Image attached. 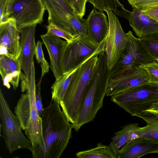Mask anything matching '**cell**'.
Returning <instances> with one entry per match:
<instances>
[{"mask_svg": "<svg viewBox=\"0 0 158 158\" xmlns=\"http://www.w3.org/2000/svg\"><path fill=\"white\" fill-rule=\"evenodd\" d=\"M127 44L117 61L111 69V78L123 72L156 60L139 38L129 31L126 33Z\"/></svg>", "mask_w": 158, "mask_h": 158, "instance_id": "cell-9", "label": "cell"}, {"mask_svg": "<svg viewBox=\"0 0 158 158\" xmlns=\"http://www.w3.org/2000/svg\"></svg>", "mask_w": 158, "mask_h": 158, "instance_id": "cell-35", "label": "cell"}, {"mask_svg": "<svg viewBox=\"0 0 158 158\" xmlns=\"http://www.w3.org/2000/svg\"><path fill=\"white\" fill-rule=\"evenodd\" d=\"M158 153V142L144 137L131 140L118 151V158H139L147 154Z\"/></svg>", "mask_w": 158, "mask_h": 158, "instance_id": "cell-16", "label": "cell"}, {"mask_svg": "<svg viewBox=\"0 0 158 158\" xmlns=\"http://www.w3.org/2000/svg\"><path fill=\"white\" fill-rule=\"evenodd\" d=\"M8 0H0V22H1L5 13Z\"/></svg>", "mask_w": 158, "mask_h": 158, "instance_id": "cell-32", "label": "cell"}, {"mask_svg": "<svg viewBox=\"0 0 158 158\" xmlns=\"http://www.w3.org/2000/svg\"><path fill=\"white\" fill-rule=\"evenodd\" d=\"M48 13V23H52L75 36L72 21L74 14L67 0H42Z\"/></svg>", "mask_w": 158, "mask_h": 158, "instance_id": "cell-12", "label": "cell"}, {"mask_svg": "<svg viewBox=\"0 0 158 158\" xmlns=\"http://www.w3.org/2000/svg\"><path fill=\"white\" fill-rule=\"evenodd\" d=\"M47 33L56 37L62 38L69 42L75 37L71 33L59 27L52 23H49L46 27Z\"/></svg>", "mask_w": 158, "mask_h": 158, "instance_id": "cell-26", "label": "cell"}, {"mask_svg": "<svg viewBox=\"0 0 158 158\" xmlns=\"http://www.w3.org/2000/svg\"><path fill=\"white\" fill-rule=\"evenodd\" d=\"M107 38L99 44L94 42L88 35L78 36L68 42L63 60L64 74L77 68L93 56L105 51Z\"/></svg>", "mask_w": 158, "mask_h": 158, "instance_id": "cell-7", "label": "cell"}, {"mask_svg": "<svg viewBox=\"0 0 158 158\" xmlns=\"http://www.w3.org/2000/svg\"><path fill=\"white\" fill-rule=\"evenodd\" d=\"M143 12L158 21V7L150 9Z\"/></svg>", "mask_w": 158, "mask_h": 158, "instance_id": "cell-33", "label": "cell"}, {"mask_svg": "<svg viewBox=\"0 0 158 158\" xmlns=\"http://www.w3.org/2000/svg\"><path fill=\"white\" fill-rule=\"evenodd\" d=\"M98 55L85 61L74 73L60 105L69 121H76L79 107L86 88L96 66Z\"/></svg>", "mask_w": 158, "mask_h": 158, "instance_id": "cell-4", "label": "cell"}, {"mask_svg": "<svg viewBox=\"0 0 158 158\" xmlns=\"http://www.w3.org/2000/svg\"><path fill=\"white\" fill-rule=\"evenodd\" d=\"M40 36L50 57V68L57 80L64 74L63 60L68 42L47 32Z\"/></svg>", "mask_w": 158, "mask_h": 158, "instance_id": "cell-15", "label": "cell"}, {"mask_svg": "<svg viewBox=\"0 0 158 158\" xmlns=\"http://www.w3.org/2000/svg\"><path fill=\"white\" fill-rule=\"evenodd\" d=\"M136 131L138 137H144L158 142V121L147 123Z\"/></svg>", "mask_w": 158, "mask_h": 158, "instance_id": "cell-25", "label": "cell"}, {"mask_svg": "<svg viewBox=\"0 0 158 158\" xmlns=\"http://www.w3.org/2000/svg\"><path fill=\"white\" fill-rule=\"evenodd\" d=\"M133 9L144 11L158 6V0H127Z\"/></svg>", "mask_w": 158, "mask_h": 158, "instance_id": "cell-28", "label": "cell"}, {"mask_svg": "<svg viewBox=\"0 0 158 158\" xmlns=\"http://www.w3.org/2000/svg\"><path fill=\"white\" fill-rule=\"evenodd\" d=\"M44 144L31 152L33 158H60L72 137V123L61 110L60 102L52 99L41 116Z\"/></svg>", "mask_w": 158, "mask_h": 158, "instance_id": "cell-1", "label": "cell"}, {"mask_svg": "<svg viewBox=\"0 0 158 158\" xmlns=\"http://www.w3.org/2000/svg\"><path fill=\"white\" fill-rule=\"evenodd\" d=\"M139 39L149 53L158 62V33L145 35Z\"/></svg>", "mask_w": 158, "mask_h": 158, "instance_id": "cell-24", "label": "cell"}, {"mask_svg": "<svg viewBox=\"0 0 158 158\" xmlns=\"http://www.w3.org/2000/svg\"><path fill=\"white\" fill-rule=\"evenodd\" d=\"M36 26L24 28L20 31L21 51L18 58L28 84L31 73V65L34 62L36 44L35 34Z\"/></svg>", "mask_w": 158, "mask_h": 158, "instance_id": "cell-14", "label": "cell"}, {"mask_svg": "<svg viewBox=\"0 0 158 158\" xmlns=\"http://www.w3.org/2000/svg\"><path fill=\"white\" fill-rule=\"evenodd\" d=\"M18 59L5 55L0 56V73L3 85L9 89L10 84L14 89L18 88L22 73Z\"/></svg>", "mask_w": 158, "mask_h": 158, "instance_id": "cell-19", "label": "cell"}, {"mask_svg": "<svg viewBox=\"0 0 158 158\" xmlns=\"http://www.w3.org/2000/svg\"><path fill=\"white\" fill-rule=\"evenodd\" d=\"M146 70L149 78V82L158 84V62L155 60L142 65Z\"/></svg>", "mask_w": 158, "mask_h": 158, "instance_id": "cell-29", "label": "cell"}, {"mask_svg": "<svg viewBox=\"0 0 158 158\" xmlns=\"http://www.w3.org/2000/svg\"><path fill=\"white\" fill-rule=\"evenodd\" d=\"M149 80L146 70L141 66L127 70L114 77L110 78L106 95L111 97L148 83Z\"/></svg>", "mask_w": 158, "mask_h": 158, "instance_id": "cell-11", "label": "cell"}, {"mask_svg": "<svg viewBox=\"0 0 158 158\" xmlns=\"http://www.w3.org/2000/svg\"><path fill=\"white\" fill-rule=\"evenodd\" d=\"M0 117L3 131L1 136L9 152L12 153L21 149L29 150L32 144L22 132L20 120L12 112L1 89Z\"/></svg>", "mask_w": 158, "mask_h": 158, "instance_id": "cell-8", "label": "cell"}, {"mask_svg": "<svg viewBox=\"0 0 158 158\" xmlns=\"http://www.w3.org/2000/svg\"><path fill=\"white\" fill-rule=\"evenodd\" d=\"M35 71L34 62L26 93L22 94L15 108V113L19 119L32 147L31 151L41 148L44 144L42 133V119L38 113L35 102Z\"/></svg>", "mask_w": 158, "mask_h": 158, "instance_id": "cell-3", "label": "cell"}, {"mask_svg": "<svg viewBox=\"0 0 158 158\" xmlns=\"http://www.w3.org/2000/svg\"><path fill=\"white\" fill-rule=\"evenodd\" d=\"M105 11L107 14L109 23L105 51L108 67L111 69L126 46L127 35L115 13L110 10Z\"/></svg>", "mask_w": 158, "mask_h": 158, "instance_id": "cell-10", "label": "cell"}, {"mask_svg": "<svg viewBox=\"0 0 158 158\" xmlns=\"http://www.w3.org/2000/svg\"><path fill=\"white\" fill-rule=\"evenodd\" d=\"M20 31L15 20L10 18L0 23V55L18 59L21 51Z\"/></svg>", "mask_w": 158, "mask_h": 158, "instance_id": "cell-13", "label": "cell"}, {"mask_svg": "<svg viewBox=\"0 0 158 158\" xmlns=\"http://www.w3.org/2000/svg\"><path fill=\"white\" fill-rule=\"evenodd\" d=\"M46 10L42 0H8L5 14L0 23L13 18L20 31L41 23Z\"/></svg>", "mask_w": 158, "mask_h": 158, "instance_id": "cell-6", "label": "cell"}, {"mask_svg": "<svg viewBox=\"0 0 158 158\" xmlns=\"http://www.w3.org/2000/svg\"><path fill=\"white\" fill-rule=\"evenodd\" d=\"M111 69L108 66L105 51L98 55L96 66L86 88L73 128L78 131L84 124L93 121L103 107Z\"/></svg>", "mask_w": 158, "mask_h": 158, "instance_id": "cell-2", "label": "cell"}, {"mask_svg": "<svg viewBox=\"0 0 158 158\" xmlns=\"http://www.w3.org/2000/svg\"><path fill=\"white\" fill-rule=\"evenodd\" d=\"M74 14L83 18L85 15L87 0H67Z\"/></svg>", "mask_w": 158, "mask_h": 158, "instance_id": "cell-30", "label": "cell"}, {"mask_svg": "<svg viewBox=\"0 0 158 158\" xmlns=\"http://www.w3.org/2000/svg\"><path fill=\"white\" fill-rule=\"evenodd\" d=\"M86 26L88 35L94 43L99 44L107 37L109 23L103 12L93 9L86 19Z\"/></svg>", "mask_w": 158, "mask_h": 158, "instance_id": "cell-17", "label": "cell"}, {"mask_svg": "<svg viewBox=\"0 0 158 158\" xmlns=\"http://www.w3.org/2000/svg\"><path fill=\"white\" fill-rule=\"evenodd\" d=\"M79 67L64 73L59 78L55 80L51 87L52 99L57 100L59 102L62 100L71 81L74 73Z\"/></svg>", "mask_w": 158, "mask_h": 158, "instance_id": "cell-22", "label": "cell"}, {"mask_svg": "<svg viewBox=\"0 0 158 158\" xmlns=\"http://www.w3.org/2000/svg\"><path fill=\"white\" fill-rule=\"evenodd\" d=\"M42 80L40 79L39 81L35 86V98L36 107L39 116L41 117L44 108L42 103L41 95V84Z\"/></svg>", "mask_w": 158, "mask_h": 158, "instance_id": "cell-31", "label": "cell"}, {"mask_svg": "<svg viewBox=\"0 0 158 158\" xmlns=\"http://www.w3.org/2000/svg\"><path fill=\"white\" fill-rule=\"evenodd\" d=\"M137 123H130L116 132L109 145L116 156L119 150L129 141L138 138L136 131L139 128Z\"/></svg>", "mask_w": 158, "mask_h": 158, "instance_id": "cell-20", "label": "cell"}, {"mask_svg": "<svg viewBox=\"0 0 158 158\" xmlns=\"http://www.w3.org/2000/svg\"><path fill=\"white\" fill-rule=\"evenodd\" d=\"M92 4L94 8L102 12L110 10L118 16L128 20L130 11L126 9L119 0H87Z\"/></svg>", "mask_w": 158, "mask_h": 158, "instance_id": "cell-21", "label": "cell"}, {"mask_svg": "<svg viewBox=\"0 0 158 158\" xmlns=\"http://www.w3.org/2000/svg\"><path fill=\"white\" fill-rule=\"evenodd\" d=\"M128 20L139 38L158 33V21L141 10L133 9L132 11L130 12Z\"/></svg>", "mask_w": 158, "mask_h": 158, "instance_id": "cell-18", "label": "cell"}, {"mask_svg": "<svg viewBox=\"0 0 158 158\" xmlns=\"http://www.w3.org/2000/svg\"><path fill=\"white\" fill-rule=\"evenodd\" d=\"M42 43L38 41L36 44L35 57L38 63L40 64L41 69V74L40 79L42 80L45 74L48 73L50 66L45 60L42 48Z\"/></svg>", "mask_w": 158, "mask_h": 158, "instance_id": "cell-27", "label": "cell"}, {"mask_svg": "<svg viewBox=\"0 0 158 158\" xmlns=\"http://www.w3.org/2000/svg\"><path fill=\"white\" fill-rule=\"evenodd\" d=\"M78 158H116L109 146L99 143L94 148L79 152L76 154Z\"/></svg>", "mask_w": 158, "mask_h": 158, "instance_id": "cell-23", "label": "cell"}, {"mask_svg": "<svg viewBox=\"0 0 158 158\" xmlns=\"http://www.w3.org/2000/svg\"><path fill=\"white\" fill-rule=\"evenodd\" d=\"M145 111L151 113L156 117H158V102Z\"/></svg>", "mask_w": 158, "mask_h": 158, "instance_id": "cell-34", "label": "cell"}, {"mask_svg": "<svg viewBox=\"0 0 158 158\" xmlns=\"http://www.w3.org/2000/svg\"><path fill=\"white\" fill-rule=\"evenodd\" d=\"M111 97L112 102L137 117L158 102V84L148 82Z\"/></svg>", "mask_w": 158, "mask_h": 158, "instance_id": "cell-5", "label": "cell"}]
</instances>
